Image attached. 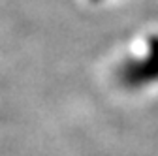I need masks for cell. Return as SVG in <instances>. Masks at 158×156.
<instances>
[{
	"label": "cell",
	"instance_id": "cell-2",
	"mask_svg": "<svg viewBox=\"0 0 158 156\" xmlns=\"http://www.w3.org/2000/svg\"><path fill=\"white\" fill-rule=\"evenodd\" d=\"M92 2H100V0H92Z\"/></svg>",
	"mask_w": 158,
	"mask_h": 156
},
{
	"label": "cell",
	"instance_id": "cell-1",
	"mask_svg": "<svg viewBox=\"0 0 158 156\" xmlns=\"http://www.w3.org/2000/svg\"><path fill=\"white\" fill-rule=\"evenodd\" d=\"M118 81L128 88H139L158 81V36H152L149 47L137 58H128L118 68Z\"/></svg>",
	"mask_w": 158,
	"mask_h": 156
}]
</instances>
